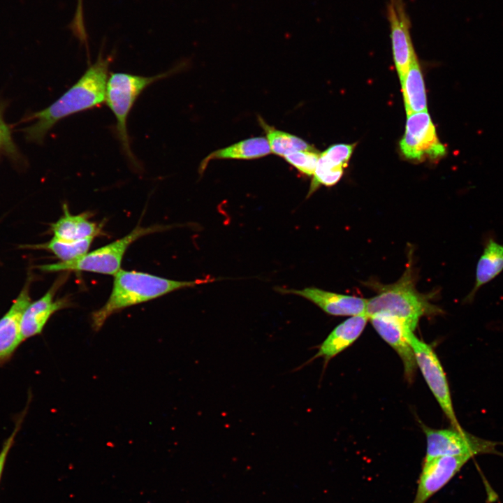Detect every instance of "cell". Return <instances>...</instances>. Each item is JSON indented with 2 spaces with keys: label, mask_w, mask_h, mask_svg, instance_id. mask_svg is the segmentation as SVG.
Here are the masks:
<instances>
[{
  "label": "cell",
  "mask_w": 503,
  "mask_h": 503,
  "mask_svg": "<svg viewBox=\"0 0 503 503\" xmlns=\"http://www.w3.org/2000/svg\"><path fill=\"white\" fill-rule=\"evenodd\" d=\"M94 238H87L75 242H67L53 237L50 241L33 245V249H45L53 253L62 262L75 259L86 253Z\"/></svg>",
  "instance_id": "44dd1931"
},
{
  "label": "cell",
  "mask_w": 503,
  "mask_h": 503,
  "mask_svg": "<svg viewBox=\"0 0 503 503\" xmlns=\"http://www.w3.org/2000/svg\"><path fill=\"white\" fill-rule=\"evenodd\" d=\"M259 123L264 129L270 151L275 154L285 156L291 153L300 150H314V147L302 139L277 130L268 125L262 118H258Z\"/></svg>",
  "instance_id": "ffe728a7"
},
{
  "label": "cell",
  "mask_w": 503,
  "mask_h": 503,
  "mask_svg": "<svg viewBox=\"0 0 503 503\" xmlns=\"http://www.w3.org/2000/svg\"><path fill=\"white\" fill-rule=\"evenodd\" d=\"M112 57L101 52L80 79L50 106L33 114L35 122L24 131L28 140L41 143L59 120L101 105L105 101L108 70Z\"/></svg>",
  "instance_id": "6da1fadb"
},
{
  "label": "cell",
  "mask_w": 503,
  "mask_h": 503,
  "mask_svg": "<svg viewBox=\"0 0 503 503\" xmlns=\"http://www.w3.org/2000/svg\"><path fill=\"white\" fill-rule=\"evenodd\" d=\"M31 302L28 284L24 286L9 310L0 319V363L9 358L24 341L21 320L24 310Z\"/></svg>",
  "instance_id": "5bb4252c"
},
{
  "label": "cell",
  "mask_w": 503,
  "mask_h": 503,
  "mask_svg": "<svg viewBox=\"0 0 503 503\" xmlns=\"http://www.w3.org/2000/svg\"><path fill=\"white\" fill-rule=\"evenodd\" d=\"M271 152L268 140L264 137L252 138L227 147L210 153L201 163L200 173H203L208 163L214 159H254L265 156Z\"/></svg>",
  "instance_id": "ac0fdd59"
},
{
  "label": "cell",
  "mask_w": 503,
  "mask_h": 503,
  "mask_svg": "<svg viewBox=\"0 0 503 503\" xmlns=\"http://www.w3.org/2000/svg\"><path fill=\"white\" fill-rule=\"evenodd\" d=\"M503 270V245L489 238L476 265V280L473 289L465 298V302H473L479 289L495 278Z\"/></svg>",
  "instance_id": "e0dca14e"
},
{
  "label": "cell",
  "mask_w": 503,
  "mask_h": 503,
  "mask_svg": "<svg viewBox=\"0 0 503 503\" xmlns=\"http://www.w3.org/2000/svg\"><path fill=\"white\" fill-rule=\"evenodd\" d=\"M386 18L393 59L400 82L409 70L412 59L416 56L411 36V21L404 0H387Z\"/></svg>",
  "instance_id": "9c48e42d"
},
{
  "label": "cell",
  "mask_w": 503,
  "mask_h": 503,
  "mask_svg": "<svg viewBox=\"0 0 503 503\" xmlns=\"http://www.w3.org/2000/svg\"><path fill=\"white\" fill-rule=\"evenodd\" d=\"M320 154L314 150H300L286 155L285 160L308 176L314 173Z\"/></svg>",
  "instance_id": "603a6c76"
},
{
  "label": "cell",
  "mask_w": 503,
  "mask_h": 503,
  "mask_svg": "<svg viewBox=\"0 0 503 503\" xmlns=\"http://www.w3.org/2000/svg\"><path fill=\"white\" fill-rule=\"evenodd\" d=\"M423 429L427 441L424 461L447 455H469L474 457L480 454H499L496 450L497 442L476 437L464 430H435L427 427Z\"/></svg>",
  "instance_id": "52a82bcc"
},
{
  "label": "cell",
  "mask_w": 503,
  "mask_h": 503,
  "mask_svg": "<svg viewBox=\"0 0 503 503\" xmlns=\"http://www.w3.org/2000/svg\"><path fill=\"white\" fill-rule=\"evenodd\" d=\"M406 337L414 353L417 366L453 428L463 430L455 416L446 374L437 354L414 331L408 330Z\"/></svg>",
  "instance_id": "8992f818"
},
{
  "label": "cell",
  "mask_w": 503,
  "mask_h": 503,
  "mask_svg": "<svg viewBox=\"0 0 503 503\" xmlns=\"http://www.w3.org/2000/svg\"><path fill=\"white\" fill-rule=\"evenodd\" d=\"M401 84L407 116L427 111L425 84L416 56L412 59Z\"/></svg>",
  "instance_id": "d6986e66"
},
{
  "label": "cell",
  "mask_w": 503,
  "mask_h": 503,
  "mask_svg": "<svg viewBox=\"0 0 503 503\" xmlns=\"http://www.w3.org/2000/svg\"><path fill=\"white\" fill-rule=\"evenodd\" d=\"M400 146L404 156L409 159H437L446 152L427 111L407 116L405 132Z\"/></svg>",
  "instance_id": "ba28073f"
},
{
  "label": "cell",
  "mask_w": 503,
  "mask_h": 503,
  "mask_svg": "<svg viewBox=\"0 0 503 503\" xmlns=\"http://www.w3.org/2000/svg\"><path fill=\"white\" fill-rule=\"evenodd\" d=\"M369 320L382 339L398 353L407 380L412 381L417 365L414 353L406 337L407 331L411 329L400 321L388 316L375 315Z\"/></svg>",
  "instance_id": "7c38bea8"
},
{
  "label": "cell",
  "mask_w": 503,
  "mask_h": 503,
  "mask_svg": "<svg viewBox=\"0 0 503 503\" xmlns=\"http://www.w3.org/2000/svg\"><path fill=\"white\" fill-rule=\"evenodd\" d=\"M345 167L322 152L319 155L307 196H309L321 185L335 184L340 180Z\"/></svg>",
  "instance_id": "7402d4cb"
},
{
  "label": "cell",
  "mask_w": 503,
  "mask_h": 503,
  "mask_svg": "<svg viewBox=\"0 0 503 503\" xmlns=\"http://www.w3.org/2000/svg\"><path fill=\"white\" fill-rule=\"evenodd\" d=\"M213 280L177 281L143 272L120 270L114 275L112 289L108 300L100 309L92 312V327L98 331L110 316L126 307Z\"/></svg>",
  "instance_id": "7a4b0ae2"
},
{
  "label": "cell",
  "mask_w": 503,
  "mask_h": 503,
  "mask_svg": "<svg viewBox=\"0 0 503 503\" xmlns=\"http://www.w3.org/2000/svg\"><path fill=\"white\" fill-rule=\"evenodd\" d=\"M0 149L6 150L9 154H14L16 152L15 147L13 143L9 129L3 122L0 113Z\"/></svg>",
  "instance_id": "d4e9b609"
},
{
  "label": "cell",
  "mask_w": 503,
  "mask_h": 503,
  "mask_svg": "<svg viewBox=\"0 0 503 503\" xmlns=\"http://www.w3.org/2000/svg\"><path fill=\"white\" fill-rule=\"evenodd\" d=\"M473 458L469 455L440 456L424 461L411 503H426Z\"/></svg>",
  "instance_id": "30bf717a"
},
{
  "label": "cell",
  "mask_w": 503,
  "mask_h": 503,
  "mask_svg": "<svg viewBox=\"0 0 503 503\" xmlns=\"http://www.w3.org/2000/svg\"><path fill=\"white\" fill-rule=\"evenodd\" d=\"M65 279L61 277L40 299L31 302L24 310L21 320V332L24 340L40 334L52 315L71 305L66 298L54 300V294Z\"/></svg>",
  "instance_id": "4fadbf2b"
},
{
  "label": "cell",
  "mask_w": 503,
  "mask_h": 503,
  "mask_svg": "<svg viewBox=\"0 0 503 503\" xmlns=\"http://www.w3.org/2000/svg\"><path fill=\"white\" fill-rule=\"evenodd\" d=\"M369 320L366 314L353 316L337 326L319 346L314 358L326 362L351 345L361 335Z\"/></svg>",
  "instance_id": "9a60e30c"
},
{
  "label": "cell",
  "mask_w": 503,
  "mask_h": 503,
  "mask_svg": "<svg viewBox=\"0 0 503 503\" xmlns=\"http://www.w3.org/2000/svg\"><path fill=\"white\" fill-rule=\"evenodd\" d=\"M167 226H136L124 237L69 261L41 265L38 268L46 272L86 271L115 275L121 269L124 256L129 246L138 239L161 231Z\"/></svg>",
  "instance_id": "5b68a950"
},
{
  "label": "cell",
  "mask_w": 503,
  "mask_h": 503,
  "mask_svg": "<svg viewBox=\"0 0 503 503\" xmlns=\"http://www.w3.org/2000/svg\"><path fill=\"white\" fill-rule=\"evenodd\" d=\"M367 285L377 293L367 300L365 314L369 319L375 315L388 316L400 321L414 331L423 316L442 312L430 302V296L421 293L416 289L411 263L395 283L383 284L372 282H368Z\"/></svg>",
  "instance_id": "3957f363"
},
{
  "label": "cell",
  "mask_w": 503,
  "mask_h": 503,
  "mask_svg": "<svg viewBox=\"0 0 503 503\" xmlns=\"http://www.w3.org/2000/svg\"><path fill=\"white\" fill-rule=\"evenodd\" d=\"M175 68L153 76H142L126 73H110L106 85L105 102L116 119V135L124 155L130 163L139 168L133 154L127 131V119L140 94L150 85L170 76Z\"/></svg>",
  "instance_id": "277c9868"
},
{
  "label": "cell",
  "mask_w": 503,
  "mask_h": 503,
  "mask_svg": "<svg viewBox=\"0 0 503 503\" xmlns=\"http://www.w3.org/2000/svg\"><path fill=\"white\" fill-rule=\"evenodd\" d=\"M64 214L50 225L54 236L67 242H75L103 234L101 224L89 220V214H71L66 205H63Z\"/></svg>",
  "instance_id": "2e32d148"
},
{
  "label": "cell",
  "mask_w": 503,
  "mask_h": 503,
  "mask_svg": "<svg viewBox=\"0 0 503 503\" xmlns=\"http://www.w3.org/2000/svg\"><path fill=\"white\" fill-rule=\"evenodd\" d=\"M284 294H293L314 303L326 313L333 316H356L365 314L367 299L325 291L316 287L303 289L276 288Z\"/></svg>",
  "instance_id": "8fae6325"
},
{
  "label": "cell",
  "mask_w": 503,
  "mask_h": 503,
  "mask_svg": "<svg viewBox=\"0 0 503 503\" xmlns=\"http://www.w3.org/2000/svg\"><path fill=\"white\" fill-rule=\"evenodd\" d=\"M22 418L23 417L20 418V420L17 422L12 434L4 442L3 446L0 451V482L8 453L14 444L15 438L20 429Z\"/></svg>",
  "instance_id": "cb8c5ba5"
}]
</instances>
